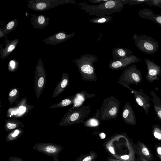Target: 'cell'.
I'll list each match as a JSON object with an SVG mask.
<instances>
[{
    "instance_id": "obj_12",
    "label": "cell",
    "mask_w": 161,
    "mask_h": 161,
    "mask_svg": "<svg viewBox=\"0 0 161 161\" xmlns=\"http://www.w3.org/2000/svg\"><path fill=\"white\" fill-rule=\"evenodd\" d=\"M6 35L4 42L5 47L3 48L2 45H0V57L2 59H3L9 56L15 49L17 45L19 40L18 39L12 40H9L7 39Z\"/></svg>"
},
{
    "instance_id": "obj_1",
    "label": "cell",
    "mask_w": 161,
    "mask_h": 161,
    "mask_svg": "<svg viewBox=\"0 0 161 161\" xmlns=\"http://www.w3.org/2000/svg\"><path fill=\"white\" fill-rule=\"evenodd\" d=\"M127 4L128 0H108L98 4H86L81 7L80 9L91 15H109L119 12L124 8V6Z\"/></svg>"
},
{
    "instance_id": "obj_42",
    "label": "cell",
    "mask_w": 161,
    "mask_h": 161,
    "mask_svg": "<svg viewBox=\"0 0 161 161\" xmlns=\"http://www.w3.org/2000/svg\"></svg>"
},
{
    "instance_id": "obj_26",
    "label": "cell",
    "mask_w": 161,
    "mask_h": 161,
    "mask_svg": "<svg viewBox=\"0 0 161 161\" xmlns=\"http://www.w3.org/2000/svg\"><path fill=\"white\" fill-rule=\"evenodd\" d=\"M113 18V16L109 15H101L91 19L89 21L93 23L103 24L111 20Z\"/></svg>"
},
{
    "instance_id": "obj_2",
    "label": "cell",
    "mask_w": 161,
    "mask_h": 161,
    "mask_svg": "<svg viewBox=\"0 0 161 161\" xmlns=\"http://www.w3.org/2000/svg\"><path fill=\"white\" fill-rule=\"evenodd\" d=\"M97 60V57L94 55L87 53L73 61L78 67L82 80L91 82L97 81V78L93 64Z\"/></svg>"
},
{
    "instance_id": "obj_20",
    "label": "cell",
    "mask_w": 161,
    "mask_h": 161,
    "mask_svg": "<svg viewBox=\"0 0 161 161\" xmlns=\"http://www.w3.org/2000/svg\"><path fill=\"white\" fill-rule=\"evenodd\" d=\"M133 52L128 49L121 47H114L112 55L114 60L119 59L132 54Z\"/></svg>"
},
{
    "instance_id": "obj_16",
    "label": "cell",
    "mask_w": 161,
    "mask_h": 161,
    "mask_svg": "<svg viewBox=\"0 0 161 161\" xmlns=\"http://www.w3.org/2000/svg\"><path fill=\"white\" fill-rule=\"evenodd\" d=\"M139 15L141 17L151 20L161 26V15H156L149 9L145 8L138 11Z\"/></svg>"
},
{
    "instance_id": "obj_14",
    "label": "cell",
    "mask_w": 161,
    "mask_h": 161,
    "mask_svg": "<svg viewBox=\"0 0 161 161\" xmlns=\"http://www.w3.org/2000/svg\"><path fill=\"white\" fill-rule=\"evenodd\" d=\"M122 118L126 123L135 125L136 118L134 111L131 106L128 102L125 103L122 114Z\"/></svg>"
},
{
    "instance_id": "obj_25",
    "label": "cell",
    "mask_w": 161,
    "mask_h": 161,
    "mask_svg": "<svg viewBox=\"0 0 161 161\" xmlns=\"http://www.w3.org/2000/svg\"><path fill=\"white\" fill-rule=\"evenodd\" d=\"M151 93L154 99L153 103L155 110L159 119L161 120V102L154 92H152Z\"/></svg>"
},
{
    "instance_id": "obj_13",
    "label": "cell",
    "mask_w": 161,
    "mask_h": 161,
    "mask_svg": "<svg viewBox=\"0 0 161 161\" xmlns=\"http://www.w3.org/2000/svg\"><path fill=\"white\" fill-rule=\"evenodd\" d=\"M31 21L33 27L41 29L47 26L49 23V18L43 15L31 14Z\"/></svg>"
},
{
    "instance_id": "obj_17",
    "label": "cell",
    "mask_w": 161,
    "mask_h": 161,
    "mask_svg": "<svg viewBox=\"0 0 161 161\" xmlns=\"http://www.w3.org/2000/svg\"><path fill=\"white\" fill-rule=\"evenodd\" d=\"M137 154L149 161H154V158L151 151L147 146L140 141L137 143Z\"/></svg>"
},
{
    "instance_id": "obj_29",
    "label": "cell",
    "mask_w": 161,
    "mask_h": 161,
    "mask_svg": "<svg viewBox=\"0 0 161 161\" xmlns=\"http://www.w3.org/2000/svg\"><path fill=\"white\" fill-rule=\"evenodd\" d=\"M153 132L155 138L161 141V129L158 127H155L153 128Z\"/></svg>"
},
{
    "instance_id": "obj_19",
    "label": "cell",
    "mask_w": 161,
    "mask_h": 161,
    "mask_svg": "<svg viewBox=\"0 0 161 161\" xmlns=\"http://www.w3.org/2000/svg\"><path fill=\"white\" fill-rule=\"evenodd\" d=\"M148 69L147 76H154L161 73V67L152 61L146 58L144 59Z\"/></svg>"
},
{
    "instance_id": "obj_9",
    "label": "cell",
    "mask_w": 161,
    "mask_h": 161,
    "mask_svg": "<svg viewBox=\"0 0 161 161\" xmlns=\"http://www.w3.org/2000/svg\"><path fill=\"white\" fill-rule=\"evenodd\" d=\"M140 71L135 64L126 68L120 75L118 82L124 86L131 83L136 84L140 81Z\"/></svg>"
},
{
    "instance_id": "obj_7",
    "label": "cell",
    "mask_w": 161,
    "mask_h": 161,
    "mask_svg": "<svg viewBox=\"0 0 161 161\" xmlns=\"http://www.w3.org/2000/svg\"><path fill=\"white\" fill-rule=\"evenodd\" d=\"M26 97L21 98L15 102V105L10 107L8 110L7 116L11 118L23 117L28 114L34 106L26 103Z\"/></svg>"
},
{
    "instance_id": "obj_27",
    "label": "cell",
    "mask_w": 161,
    "mask_h": 161,
    "mask_svg": "<svg viewBox=\"0 0 161 161\" xmlns=\"http://www.w3.org/2000/svg\"><path fill=\"white\" fill-rule=\"evenodd\" d=\"M18 23L16 19L10 21L2 28L4 33L6 35L14 31L18 25Z\"/></svg>"
},
{
    "instance_id": "obj_10",
    "label": "cell",
    "mask_w": 161,
    "mask_h": 161,
    "mask_svg": "<svg viewBox=\"0 0 161 161\" xmlns=\"http://www.w3.org/2000/svg\"><path fill=\"white\" fill-rule=\"evenodd\" d=\"M141 59L133 54L119 59L110 60L109 68L112 70H119L125 67L130 64L141 61Z\"/></svg>"
},
{
    "instance_id": "obj_32",
    "label": "cell",
    "mask_w": 161,
    "mask_h": 161,
    "mask_svg": "<svg viewBox=\"0 0 161 161\" xmlns=\"http://www.w3.org/2000/svg\"><path fill=\"white\" fill-rule=\"evenodd\" d=\"M148 0H128V4L130 6L146 3Z\"/></svg>"
},
{
    "instance_id": "obj_24",
    "label": "cell",
    "mask_w": 161,
    "mask_h": 161,
    "mask_svg": "<svg viewBox=\"0 0 161 161\" xmlns=\"http://www.w3.org/2000/svg\"><path fill=\"white\" fill-rule=\"evenodd\" d=\"M19 92L17 87H14L10 89L8 93V101L10 105L13 104L19 99Z\"/></svg>"
},
{
    "instance_id": "obj_11",
    "label": "cell",
    "mask_w": 161,
    "mask_h": 161,
    "mask_svg": "<svg viewBox=\"0 0 161 161\" xmlns=\"http://www.w3.org/2000/svg\"><path fill=\"white\" fill-rule=\"evenodd\" d=\"M75 35V32L67 34L65 32L61 31L45 38L43 42L46 45H57L68 40Z\"/></svg>"
},
{
    "instance_id": "obj_40",
    "label": "cell",
    "mask_w": 161,
    "mask_h": 161,
    "mask_svg": "<svg viewBox=\"0 0 161 161\" xmlns=\"http://www.w3.org/2000/svg\"><path fill=\"white\" fill-rule=\"evenodd\" d=\"M99 136H100L101 139H102L105 138L106 136L105 134L103 133H102L100 134H99Z\"/></svg>"
},
{
    "instance_id": "obj_30",
    "label": "cell",
    "mask_w": 161,
    "mask_h": 161,
    "mask_svg": "<svg viewBox=\"0 0 161 161\" xmlns=\"http://www.w3.org/2000/svg\"><path fill=\"white\" fill-rule=\"evenodd\" d=\"M146 3L161 8V0H148Z\"/></svg>"
},
{
    "instance_id": "obj_35",
    "label": "cell",
    "mask_w": 161,
    "mask_h": 161,
    "mask_svg": "<svg viewBox=\"0 0 161 161\" xmlns=\"http://www.w3.org/2000/svg\"><path fill=\"white\" fill-rule=\"evenodd\" d=\"M21 131V130L19 129H15L12 133L11 136L13 137H16L18 135L19 133Z\"/></svg>"
},
{
    "instance_id": "obj_21",
    "label": "cell",
    "mask_w": 161,
    "mask_h": 161,
    "mask_svg": "<svg viewBox=\"0 0 161 161\" xmlns=\"http://www.w3.org/2000/svg\"><path fill=\"white\" fill-rule=\"evenodd\" d=\"M102 121L99 109H97L95 114L88 119L84 122V125L86 126L95 127L98 126Z\"/></svg>"
},
{
    "instance_id": "obj_6",
    "label": "cell",
    "mask_w": 161,
    "mask_h": 161,
    "mask_svg": "<svg viewBox=\"0 0 161 161\" xmlns=\"http://www.w3.org/2000/svg\"><path fill=\"white\" fill-rule=\"evenodd\" d=\"M25 2L28 3L27 6L29 8L40 11L47 10L60 4L76 3L75 0H31Z\"/></svg>"
},
{
    "instance_id": "obj_41",
    "label": "cell",
    "mask_w": 161,
    "mask_h": 161,
    "mask_svg": "<svg viewBox=\"0 0 161 161\" xmlns=\"http://www.w3.org/2000/svg\"><path fill=\"white\" fill-rule=\"evenodd\" d=\"M109 150L113 154H115V152L114 151V150L113 148L112 147H109Z\"/></svg>"
},
{
    "instance_id": "obj_15",
    "label": "cell",
    "mask_w": 161,
    "mask_h": 161,
    "mask_svg": "<svg viewBox=\"0 0 161 161\" xmlns=\"http://www.w3.org/2000/svg\"><path fill=\"white\" fill-rule=\"evenodd\" d=\"M69 75L66 73H62L61 78L56 86L53 93V97H55L61 94L68 86L69 83Z\"/></svg>"
},
{
    "instance_id": "obj_31",
    "label": "cell",
    "mask_w": 161,
    "mask_h": 161,
    "mask_svg": "<svg viewBox=\"0 0 161 161\" xmlns=\"http://www.w3.org/2000/svg\"><path fill=\"white\" fill-rule=\"evenodd\" d=\"M155 147L156 154L161 161V143H158L156 144L155 146Z\"/></svg>"
},
{
    "instance_id": "obj_28",
    "label": "cell",
    "mask_w": 161,
    "mask_h": 161,
    "mask_svg": "<svg viewBox=\"0 0 161 161\" xmlns=\"http://www.w3.org/2000/svg\"><path fill=\"white\" fill-rule=\"evenodd\" d=\"M19 65L18 61L14 59L10 60L8 66V69L9 72L14 73L17 71Z\"/></svg>"
},
{
    "instance_id": "obj_23",
    "label": "cell",
    "mask_w": 161,
    "mask_h": 161,
    "mask_svg": "<svg viewBox=\"0 0 161 161\" xmlns=\"http://www.w3.org/2000/svg\"><path fill=\"white\" fill-rule=\"evenodd\" d=\"M5 128L7 130L15 129L19 127L24 126L23 123L14 118H11L5 120Z\"/></svg>"
},
{
    "instance_id": "obj_22",
    "label": "cell",
    "mask_w": 161,
    "mask_h": 161,
    "mask_svg": "<svg viewBox=\"0 0 161 161\" xmlns=\"http://www.w3.org/2000/svg\"><path fill=\"white\" fill-rule=\"evenodd\" d=\"M75 97V94L63 100L57 104L51 105L49 108L53 109L64 107L73 104Z\"/></svg>"
},
{
    "instance_id": "obj_37",
    "label": "cell",
    "mask_w": 161,
    "mask_h": 161,
    "mask_svg": "<svg viewBox=\"0 0 161 161\" xmlns=\"http://www.w3.org/2000/svg\"><path fill=\"white\" fill-rule=\"evenodd\" d=\"M6 35H5L3 32L2 29L1 28H0V38H1L3 37H4V36H6Z\"/></svg>"
},
{
    "instance_id": "obj_4",
    "label": "cell",
    "mask_w": 161,
    "mask_h": 161,
    "mask_svg": "<svg viewBox=\"0 0 161 161\" xmlns=\"http://www.w3.org/2000/svg\"><path fill=\"white\" fill-rule=\"evenodd\" d=\"M121 102L113 96L105 98L99 109L102 121L116 118L119 112Z\"/></svg>"
},
{
    "instance_id": "obj_3",
    "label": "cell",
    "mask_w": 161,
    "mask_h": 161,
    "mask_svg": "<svg viewBox=\"0 0 161 161\" xmlns=\"http://www.w3.org/2000/svg\"><path fill=\"white\" fill-rule=\"evenodd\" d=\"M91 111V105L81 106L75 109L70 108L64 116L59 124L65 126L78 123H83L89 117Z\"/></svg>"
},
{
    "instance_id": "obj_34",
    "label": "cell",
    "mask_w": 161,
    "mask_h": 161,
    "mask_svg": "<svg viewBox=\"0 0 161 161\" xmlns=\"http://www.w3.org/2000/svg\"><path fill=\"white\" fill-rule=\"evenodd\" d=\"M108 0H90L89 1L90 3H102L108 1Z\"/></svg>"
},
{
    "instance_id": "obj_38",
    "label": "cell",
    "mask_w": 161,
    "mask_h": 161,
    "mask_svg": "<svg viewBox=\"0 0 161 161\" xmlns=\"http://www.w3.org/2000/svg\"><path fill=\"white\" fill-rule=\"evenodd\" d=\"M121 158L123 159L126 160L128 159L129 158V156L128 155H124L121 156Z\"/></svg>"
},
{
    "instance_id": "obj_18",
    "label": "cell",
    "mask_w": 161,
    "mask_h": 161,
    "mask_svg": "<svg viewBox=\"0 0 161 161\" xmlns=\"http://www.w3.org/2000/svg\"><path fill=\"white\" fill-rule=\"evenodd\" d=\"M95 95V94L88 93L86 91L84 90L76 93L73 104V106L71 108L74 109L75 108L81 107L86 99L92 97Z\"/></svg>"
},
{
    "instance_id": "obj_5",
    "label": "cell",
    "mask_w": 161,
    "mask_h": 161,
    "mask_svg": "<svg viewBox=\"0 0 161 161\" xmlns=\"http://www.w3.org/2000/svg\"><path fill=\"white\" fill-rule=\"evenodd\" d=\"M132 39L137 47L141 51L147 54H153L159 48L158 42L150 36L143 34L139 36L134 33Z\"/></svg>"
},
{
    "instance_id": "obj_39",
    "label": "cell",
    "mask_w": 161,
    "mask_h": 161,
    "mask_svg": "<svg viewBox=\"0 0 161 161\" xmlns=\"http://www.w3.org/2000/svg\"><path fill=\"white\" fill-rule=\"evenodd\" d=\"M91 156H88L85 158L83 161H90L91 160Z\"/></svg>"
},
{
    "instance_id": "obj_33",
    "label": "cell",
    "mask_w": 161,
    "mask_h": 161,
    "mask_svg": "<svg viewBox=\"0 0 161 161\" xmlns=\"http://www.w3.org/2000/svg\"><path fill=\"white\" fill-rule=\"evenodd\" d=\"M46 152L49 153H53L56 151L55 147L52 146H48L46 147L45 149Z\"/></svg>"
},
{
    "instance_id": "obj_36",
    "label": "cell",
    "mask_w": 161,
    "mask_h": 161,
    "mask_svg": "<svg viewBox=\"0 0 161 161\" xmlns=\"http://www.w3.org/2000/svg\"><path fill=\"white\" fill-rule=\"evenodd\" d=\"M138 161H149L145 158L137 154Z\"/></svg>"
},
{
    "instance_id": "obj_8",
    "label": "cell",
    "mask_w": 161,
    "mask_h": 161,
    "mask_svg": "<svg viewBox=\"0 0 161 161\" xmlns=\"http://www.w3.org/2000/svg\"><path fill=\"white\" fill-rule=\"evenodd\" d=\"M46 76V71L43 63L41 58H40L38 59L36 67L34 79L35 93L37 99L40 97L45 87Z\"/></svg>"
}]
</instances>
